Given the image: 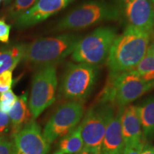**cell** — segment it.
<instances>
[{"instance_id":"obj_1","label":"cell","mask_w":154,"mask_h":154,"mask_svg":"<svg viewBox=\"0 0 154 154\" xmlns=\"http://www.w3.org/2000/svg\"><path fill=\"white\" fill-rule=\"evenodd\" d=\"M151 34L128 25L117 35L106 61L109 76L133 70L147 52Z\"/></svg>"},{"instance_id":"obj_2","label":"cell","mask_w":154,"mask_h":154,"mask_svg":"<svg viewBox=\"0 0 154 154\" xmlns=\"http://www.w3.org/2000/svg\"><path fill=\"white\" fill-rule=\"evenodd\" d=\"M154 88V81L141 79L134 70L109 76L98 96V103H111L115 108H124Z\"/></svg>"},{"instance_id":"obj_3","label":"cell","mask_w":154,"mask_h":154,"mask_svg":"<svg viewBox=\"0 0 154 154\" xmlns=\"http://www.w3.org/2000/svg\"><path fill=\"white\" fill-rule=\"evenodd\" d=\"M82 36L65 33L41 38L25 45L22 60L38 66L55 65L72 54Z\"/></svg>"},{"instance_id":"obj_4","label":"cell","mask_w":154,"mask_h":154,"mask_svg":"<svg viewBox=\"0 0 154 154\" xmlns=\"http://www.w3.org/2000/svg\"><path fill=\"white\" fill-rule=\"evenodd\" d=\"M121 10L114 4L105 0H91L75 7L58 22L56 32L84 29L99 23L116 21Z\"/></svg>"},{"instance_id":"obj_5","label":"cell","mask_w":154,"mask_h":154,"mask_svg":"<svg viewBox=\"0 0 154 154\" xmlns=\"http://www.w3.org/2000/svg\"><path fill=\"white\" fill-rule=\"evenodd\" d=\"M99 69L98 65L69 63L61 78L59 95L66 101L84 103L93 91Z\"/></svg>"},{"instance_id":"obj_6","label":"cell","mask_w":154,"mask_h":154,"mask_svg":"<svg viewBox=\"0 0 154 154\" xmlns=\"http://www.w3.org/2000/svg\"><path fill=\"white\" fill-rule=\"evenodd\" d=\"M117 29L105 26L96 29L78 42L72 54V60L76 63L92 65L106 62L113 41L116 37Z\"/></svg>"},{"instance_id":"obj_7","label":"cell","mask_w":154,"mask_h":154,"mask_svg":"<svg viewBox=\"0 0 154 154\" xmlns=\"http://www.w3.org/2000/svg\"><path fill=\"white\" fill-rule=\"evenodd\" d=\"M114 114L115 107L111 103L97 102L88 109L80 124L82 152L101 154L106 129Z\"/></svg>"},{"instance_id":"obj_8","label":"cell","mask_w":154,"mask_h":154,"mask_svg":"<svg viewBox=\"0 0 154 154\" xmlns=\"http://www.w3.org/2000/svg\"><path fill=\"white\" fill-rule=\"evenodd\" d=\"M58 86L55 65L41 66L32 79L29 108L32 119H36L56 100Z\"/></svg>"},{"instance_id":"obj_9","label":"cell","mask_w":154,"mask_h":154,"mask_svg":"<svg viewBox=\"0 0 154 154\" xmlns=\"http://www.w3.org/2000/svg\"><path fill=\"white\" fill-rule=\"evenodd\" d=\"M84 112V103L66 101L61 104L50 117L42 134L49 145L58 138L74 130L82 120Z\"/></svg>"},{"instance_id":"obj_10","label":"cell","mask_w":154,"mask_h":154,"mask_svg":"<svg viewBox=\"0 0 154 154\" xmlns=\"http://www.w3.org/2000/svg\"><path fill=\"white\" fill-rule=\"evenodd\" d=\"M12 143L13 154H47L50 148L41 128L34 120L13 136Z\"/></svg>"},{"instance_id":"obj_11","label":"cell","mask_w":154,"mask_h":154,"mask_svg":"<svg viewBox=\"0 0 154 154\" xmlns=\"http://www.w3.org/2000/svg\"><path fill=\"white\" fill-rule=\"evenodd\" d=\"M124 14L128 25L149 34L154 32V6L151 0H126Z\"/></svg>"},{"instance_id":"obj_12","label":"cell","mask_w":154,"mask_h":154,"mask_svg":"<svg viewBox=\"0 0 154 154\" xmlns=\"http://www.w3.org/2000/svg\"><path fill=\"white\" fill-rule=\"evenodd\" d=\"M74 0H38L29 10L14 21L17 27L24 29L43 22L65 9Z\"/></svg>"},{"instance_id":"obj_13","label":"cell","mask_w":154,"mask_h":154,"mask_svg":"<svg viewBox=\"0 0 154 154\" xmlns=\"http://www.w3.org/2000/svg\"><path fill=\"white\" fill-rule=\"evenodd\" d=\"M124 108H118L106 129L101 154H122L125 143L121 130V114Z\"/></svg>"},{"instance_id":"obj_14","label":"cell","mask_w":154,"mask_h":154,"mask_svg":"<svg viewBox=\"0 0 154 154\" xmlns=\"http://www.w3.org/2000/svg\"><path fill=\"white\" fill-rule=\"evenodd\" d=\"M121 130L125 146L144 140L137 106L124 107L121 114Z\"/></svg>"},{"instance_id":"obj_15","label":"cell","mask_w":154,"mask_h":154,"mask_svg":"<svg viewBox=\"0 0 154 154\" xmlns=\"http://www.w3.org/2000/svg\"><path fill=\"white\" fill-rule=\"evenodd\" d=\"M11 124V131L14 136L23 126L34 120L31 114L27 101V94L17 96L14 105L7 113Z\"/></svg>"},{"instance_id":"obj_16","label":"cell","mask_w":154,"mask_h":154,"mask_svg":"<svg viewBox=\"0 0 154 154\" xmlns=\"http://www.w3.org/2000/svg\"><path fill=\"white\" fill-rule=\"evenodd\" d=\"M143 138L146 143L154 140V96H150L137 106Z\"/></svg>"},{"instance_id":"obj_17","label":"cell","mask_w":154,"mask_h":154,"mask_svg":"<svg viewBox=\"0 0 154 154\" xmlns=\"http://www.w3.org/2000/svg\"><path fill=\"white\" fill-rule=\"evenodd\" d=\"M83 146L84 143L79 124L68 134L61 138L57 149L53 154H80Z\"/></svg>"},{"instance_id":"obj_18","label":"cell","mask_w":154,"mask_h":154,"mask_svg":"<svg viewBox=\"0 0 154 154\" xmlns=\"http://www.w3.org/2000/svg\"><path fill=\"white\" fill-rule=\"evenodd\" d=\"M24 49L25 44H20L0 50V74L7 70H14L22 60Z\"/></svg>"},{"instance_id":"obj_19","label":"cell","mask_w":154,"mask_h":154,"mask_svg":"<svg viewBox=\"0 0 154 154\" xmlns=\"http://www.w3.org/2000/svg\"><path fill=\"white\" fill-rule=\"evenodd\" d=\"M133 70L144 80L154 81V56L147 51Z\"/></svg>"},{"instance_id":"obj_20","label":"cell","mask_w":154,"mask_h":154,"mask_svg":"<svg viewBox=\"0 0 154 154\" xmlns=\"http://www.w3.org/2000/svg\"><path fill=\"white\" fill-rule=\"evenodd\" d=\"M38 0H14L8 10V17L15 21L21 15L29 10L37 2Z\"/></svg>"},{"instance_id":"obj_21","label":"cell","mask_w":154,"mask_h":154,"mask_svg":"<svg viewBox=\"0 0 154 154\" xmlns=\"http://www.w3.org/2000/svg\"><path fill=\"white\" fill-rule=\"evenodd\" d=\"M17 99V96L11 89L0 94V111L8 113Z\"/></svg>"},{"instance_id":"obj_22","label":"cell","mask_w":154,"mask_h":154,"mask_svg":"<svg viewBox=\"0 0 154 154\" xmlns=\"http://www.w3.org/2000/svg\"><path fill=\"white\" fill-rule=\"evenodd\" d=\"M12 70H7L0 74V94L11 89L12 86Z\"/></svg>"},{"instance_id":"obj_23","label":"cell","mask_w":154,"mask_h":154,"mask_svg":"<svg viewBox=\"0 0 154 154\" xmlns=\"http://www.w3.org/2000/svg\"><path fill=\"white\" fill-rule=\"evenodd\" d=\"M11 129V124L7 113L0 111V137H6Z\"/></svg>"},{"instance_id":"obj_24","label":"cell","mask_w":154,"mask_h":154,"mask_svg":"<svg viewBox=\"0 0 154 154\" xmlns=\"http://www.w3.org/2000/svg\"><path fill=\"white\" fill-rule=\"evenodd\" d=\"M146 143L145 140H143L136 143L126 145L122 154H140Z\"/></svg>"},{"instance_id":"obj_25","label":"cell","mask_w":154,"mask_h":154,"mask_svg":"<svg viewBox=\"0 0 154 154\" xmlns=\"http://www.w3.org/2000/svg\"><path fill=\"white\" fill-rule=\"evenodd\" d=\"M11 26L2 19H0V42L7 43L9 41Z\"/></svg>"},{"instance_id":"obj_26","label":"cell","mask_w":154,"mask_h":154,"mask_svg":"<svg viewBox=\"0 0 154 154\" xmlns=\"http://www.w3.org/2000/svg\"><path fill=\"white\" fill-rule=\"evenodd\" d=\"M0 154H13V143L6 137H0Z\"/></svg>"},{"instance_id":"obj_27","label":"cell","mask_w":154,"mask_h":154,"mask_svg":"<svg viewBox=\"0 0 154 154\" xmlns=\"http://www.w3.org/2000/svg\"><path fill=\"white\" fill-rule=\"evenodd\" d=\"M140 154H154V146L150 143H146Z\"/></svg>"},{"instance_id":"obj_28","label":"cell","mask_w":154,"mask_h":154,"mask_svg":"<svg viewBox=\"0 0 154 154\" xmlns=\"http://www.w3.org/2000/svg\"><path fill=\"white\" fill-rule=\"evenodd\" d=\"M148 51L151 53L152 55L154 56V32H153L151 36V40H150V43L149 48H148Z\"/></svg>"},{"instance_id":"obj_29","label":"cell","mask_w":154,"mask_h":154,"mask_svg":"<svg viewBox=\"0 0 154 154\" xmlns=\"http://www.w3.org/2000/svg\"><path fill=\"white\" fill-rule=\"evenodd\" d=\"M5 3L9 4L11 2H14V0H5Z\"/></svg>"},{"instance_id":"obj_30","label":"cell","mask_w":154,"mask_h":154,"mask_svg":"<svg viewBox=\"0 0 154 154\" xmlns=\"http://www.w3.org/2000/svg\"><path fill=\"white\" fill-rule=\"evenodd\" d=\"M81 154H94V153H84V152H82V153H81Z\"/></svg>"},{"instance_id":"obj_31","label":"cell","mask_w":154,"mask_h":154,"mask_svg":"<svg viewBox=\"0 0 154 154\" xmlns=\"http://www.w3.org/2000/svg\"><path fill=\"white\" fill-rule=\"evenodd\" d=\"M151 2H152V3H153V5H154V0H151Z\"/></svg>"},{"instance_id":"obj_32","label":"cell","mask_w":154,"mask_h":154,"mask_svg":"<svg viewBox=\"0 0 154 154\" xmlns=\"http://www.w3.org/2000/svg\"><path fill=\"white\" fill-rule=\"evenodd\" d=\"M2 2V0H0V2Z\"/></svg>"}]
</instances>
